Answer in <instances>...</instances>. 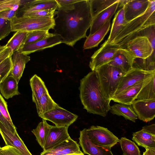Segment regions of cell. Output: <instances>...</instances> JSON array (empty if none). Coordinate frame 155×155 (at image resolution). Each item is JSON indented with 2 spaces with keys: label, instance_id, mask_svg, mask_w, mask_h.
Returning <instances> with one entry per match:
<instances>
[{
  "label": "cell",
  "instance_id": "603a6c76",
  "mask_svg": "<svg viewBox=\"0 0 155 155\" xmlns=\"http://www.w3.org/2000/svg\"><path fill=\"white\" fill-rule=\"evenodd\" d=\"M110 23V20L108 21L94 34L87 37L83 45L84 48L89 49L97 47L108 32Z\"/></svg>",
  "mask_w": 155,
  "mask_h": 155
},
{
  "label": "cell",
  "instance_id": "d6986e66",
  "mask_svg": "<svg viewBox=\"0 0 155 155\" xmlns=\"http://www.w3.org/2000/svg\"><path fill=\"white\" fill-rule=\"evenodd\" d=\"M152 77L144 81L138 83L114 96L111 100L119 103L131 104L135 100L142 86Z\"/></svg>",
  "mask_w": 155,
  "mask_h": 155
},
{
  "label": "cell",
  "instance_id": "74e56055",
  "mask_svg": "<svg viewBox=\"0 0 155 155\" xmlns=\"http://www.w3.org/2000/svg\"><path fill=\"white\" fill-rule=\"evenodd\" d=\"M55 11L48 10L36 11L24 13L20 16L32 17L54 18Z\"/></svg>",
  "mask_w": 155,
  "mask_h": 155
},
{
  "label": "cell",
  "instance_id": "f1b7e54d",
  "mask_svg": "<svg viewBox=\"0 0 155 155\" xmlns=\"http://www.w3.org/2000/svg\"><path fill=\"white\" fill-rule=\"evenodd\" d=\"M155 99V75L142 87L134 101Z\"/></svg>",
  "mask_w": 155,
  "mask_h": 155
},
{
  "label": "cell",
  "instance_id": "f6af8a7d",
  "mask_svg": "<svg viewBox=\"0 0 155 155\" xmlns=\"http://www.w3.org/2000/svg\"><path fill=\"white\" fill-rule=\"evenodd\" d=\"M12 54L9 48L6 47L3 51L0 52V63Z\"/></svg>",
  "mask_w": 155,
  "mask_h": 155
},
{
  "label": "cell",
  "instance_id": "1f68e13d",
  "mask_svg": "<svg viewBox=\"0 0 155 155\" xmlns=\"http://www.w3.org/2000/svg\"><path fill=\"white\" fill-rule=\"evenodd\" d=\"M28 33L16 31L8 41L5 46L9 48L12 54L18 51L24 44Z\"/></svg>",
  "mask_w": 155,
  "mask_h": 155
},
{
  "label": "cell",
  "instance_id": "4316f807",
  "mask_svg": "<svg viewBox=\"0 0 155 155\" xmlns=\"http://www.w3.org/2000/svg\"><path fill=\"white\" fill-rule=\"evenodd\" d=\"M132 140L137 144L146 149H155V135H152L142 129L133 134Z\"/></svg>",
  "mask_w": 155,
  "mask_h": 155
},
{
  "label": "cell",
  "instance_id": "d590c367",
  "mask_svg": "<svg viewBox=\"0 0 155 155\" xmlns=\"http://www.w3.org/2000/svg\"><path fill=\"white\" fill-rule=\"evenodd\" d=\"M12 68L11 55L0 63V83L8 75Z\"/></svg>",
  "mask_w": 155,
  "mask_h": 155
},
{
  "label": "cell",
  "instance_id": "8992f818",
  "mask_svg": "<svg viewBox=\"0 0 155 155\" xmlns=\"http://www.w3.org/2000/svg\"><path fill=\"white\" fill-rule=\"evenodd\" d=\"M126 48L135 58L146 59L149 57L154 60L155 48L148 38L145 36H137L129 40L125 45Z\"/></svg>",
  "mask_w": 155,
  "mask_h": 155
},
{
  "label": "cell",
  "instance_id": "277c9868",
  "mask_svg": "<svg viewBox=\"0 0 155 155\" xmlns=\"http://www.w3.org/2000/svg\"><path fill=\"white\" fill-rule=\"evenodd\" d=\"M101 89L104 96L111 101L117 88L120 78L125 73L117 67L106 64L97 68Z\"/></svg>",
  "mask_w": 155,
  "mask_h": 155
},
{
  "label": "cell",
  "instance_id": "9c48e42d",
  "mask_svg": "<svg viewBox=\"0 0 155 155\" xmlns=\"http://www.w3.org/2000/svg\"><path fill=\"white\" fill-rule=\"evenodd\" d=\"M119 46L108 43L106 40L91 57L89 66L92 71L107 64L112 59Z\"/></svg>",
  "mask_w": 155,
  "mask_h": 155
},
{
  "label": "cell",
  "instance_id": "4fadbf2b",
  "mask_svg": "<svg viewBox=\"0 0 155 155\" xmlns=\"http://www.w3.org/2000/svg\"><path fill=\"white\" fill-rule=\"evenodd\" d=\"M68 127L51 126L45 143L43 151L54 147L71 138L68 132Z\"/></svg>",
  "mask_w": 155,
  "mask_h": 155
},
{
  "label": "cell",
  "instance_id": "44dd1931",
  "mask_svg": "<svg viewBox=\"0 0 155 155\" xmlns=\"http://www.w3.org/2000/svg\"><path fill=\"white\" fill-rule=\"evenodd\" d=\"M119 5L118 2L101 12L93 19L90 28L89 35H91L101 27L111 18L115 13Z\"/></svg>",
  "mask_w": 155,
  "mask_h": 155
},
{
  "label": "cell",
  "instance_id": "3957f363",
  "mask_svg": "<svg viewBox=\"0 0 155 155\" xmlns=\"http://www.w3.org/2000/svg\"><path fill=\"white\" fill-rule=\"evenodd\" d=\"M155 1L150 0V5L142 15L128 22L110 44L124 48L126 44L135 37L140 31L155 25Z\"/></svg>",
  "mask_w": 155,
  "mask_h": 155
},
{
  "label": "cell",
  "instance_id": "7dc6e473",
  "mask_svg": "<svg viewBox=\"0 0 155 155\" xmlns=\"http://www.w3.org/2000/svg\"><path fill=\"white\" fill-rule=\"evenodd\" d=\"M143 155H155V149H146Z\"/></svg>",
  "mask_w": 155,
  "mask_h": 155
},
{
  "label": "cell",
  "instance_id": "7a4b0ae2",
  "mask_svg": "<svg viewBox=\"0 0 155 155\" xmlns=\"http://www.w3.org/2000/svg\"><path fill=\"white\" fill-rule=\"evenodd\" d=\"M80 84V97L84 108L90 113L106 116L111 100L103 93L96 71L90 72L81 80Z\"/></svg>",
  "mask_w": 155,
  "mask_h": 155
},
{
  "label": "cell",
  "instance_id": "2e32d148",
  "mask_svg": "<svg viewBox=\"0 0 155 155\" xmlns=\"http://www.w3.org/2000/svg\"><path fill=\"white\" fill-rule=\"evenodd\" d=\"M135 58L126 48L118 49L112 59L107 63L117 67L126 73L132 68Z\"/></svg>",
  "mask_w": 155,
  "mask_h": 155
},
{
  "label": "cell",
  "instance_id": "30bf717a",
  "mask_svg": "<svg viewBox=\"0 0 155 155\" xmlns=\"http://www.w3.org/2000/svg\"><path fill=\"white\" fill-rule=\"evenodd\" d=\"M155 74V71H147L132 68L120 78L117 88L114 96Z\"/></svg>",
  "mask_w": 155,
  "mask_h": 155
},
{
  "label": "cell",
  "instance_id": "d4e9b609",
  "mask_svg": "<svg viewBox=\"0 0 155 155\" xmlns=\"http://www.w3.org/2000/svg\"><path fill=\"white\" fill-rule=\"evenodd\" d=\"M127 22L125 18L123 7L118 11L113 19L110 33L107 40L108 43L112 42Z\"/></svg>",
  "mask_w": 155,
  "mask_h": 155
},
{
  "label": "cell",
  "instance_id": "9a60e30c",
  "mask_svg": "<svg viewBox=\"0 0 155 155\" xmlns=\"http://www.w3.org/2000/svg\"><path fill=\"white\" fill-rule=\"evenodd\" d=\"M150 2L149 0H128L123 6L126 20L128 22L142 15L148 9Z\"/></svg>",
  "mask_w": 155,
  "mask_h": 155
},
{
  "label": "cell",
  "instance_id": "52a82bcc",
  "mask_svg": "<svg viewBox=\"0 0 155 155\" xmlns=\"http://www.w3.org/2000/svg\"><path fill=\"white\" fill-rule=\"evenodd\" d=\"M87 133L91 141L98 146L111 148L120 142L117 137L104 127L92 126L87 129Z\"/></svg>",
  "mask_w": 155,
  "mask_h": 155
},
{
  "label": "cell",
  "instance_id": "bcb514c9",
  "mask_svg": "<svg viewBox=\"0 0 155 155\" xmlns=\"http://www.w3.org/2000/svg\"><path fill=\"white\" fill-rule=\"evenodd\" d=\"M142 130L143 131L153 135H155V124L145 126L142 127Z\"/></svg>",
  "mask_w": 155,
  "mask_h": 155
},
{
  "label": "cell",
  "instance_id": "f546056e",
  "mask_svg": "<svg viewBox=\"0 0 155 155\" xmlns=\"http://www.w3.org/2000/svg\"><path fill=\"white\" fill-rule=\"evenodd\" d=\"M35 104L38 116L52 110L58 105L52 99L48 92L44 94Z\"/></svg>",
  "mask_w": 155,
  "mask_h": 155
},
{
  "label": "cell",
  "instance_id": "836d02e7",
  "mask_svg": "<svg viewBox=\"0 0 155 155\" xmlns=\"http://www.w3.org/2000/svg\"><path fill=\"white\" fill-rule=\"evenodd\" d=\"M119 143L125 155H141L139 148L134 142L124 137L120 139Z\"/></svg>",
  "mask_w": 155,
  "mask_h": 155
},
{
  "label": "cell",
  "instance_id": "cb8c5ba5",
  "mask_svg": "<svg viewBox=\"0 0 155 155\" xmlns=\"http://www.w3.org/2000/svg\"><path fill=\"white\" fill-rule=\"evenodd\" d=\"M18 83L15 79L9 74L0 83V92L2 96L8 99L20 94Z\"/></svg>",
  "mask_w": 155,
  "mask_h": 155
},
{
  "label": "cell",
  "instance_id": "8fae6325",
  "mask_svg": "<svg viewBox=\"0 0 155 155\" xmlns=\"http://www.w3.org/2000/svg\"><path fill=\"white\" fill-rule=\"evenodd\" d=\"M131 105L140 120L147 122L155 117V99L134 101Z\"/></svg>",
  "mask_w": 155,
  "mask_h": 155
},
{
  "label": "cell",
  "instance_id": "ffe728a7",
  "mask_svg": "<svg viewBox=\"0 0 155 155\" xmlns=\"http://www.w3.org/2000/svg\"><path fill=\"white\" fill-rule=\"evenodd\" d=\"M12 68L10 75L13 76L18 83L22 76L26 64L30 60V57L19 51L11 55Z\"/></svg>",
  "mask_w": 155,
  "mask_h": 155
},
{
  "label": "cell",
  "instance_id": "f35d334b",
  "mask_svg": "<svg viewBox=\"0 0 155 155\" xmlns=\"http://www.w3.org/2000/svg\"><path fill=\"white\" fill-rule=\"evenodd\" d=\"M11 32V21L0 18V41L8 36Z\"/></svg>",
  "mask_w": 155,
  "mask_h": 155
},
{
  "label": "cell",
  "instance_id": "e575fe53",
  "mask_svg": "<svg viewBox=\"0 0 155 155\" xmlns=\"http://www.w3.org/2000/svg\"><path fill=\"white\" fill-rule=\"evenodd\" d=\"M54 35L49 33L48 30H38L29 32L28 33L24 44L36 42Z\"/></svg>",
  "mask_w": 155,
  "mask_h": 155
},
{
  "label": "cell",
  "instance_id": "e0dca14e",
  "mask_svg": "<svg viewBox=\"0 0 155 155\" xmlns=\"http://www.w3.org/2000/svg\"><path fill=\"white\" fill-rule=\"evenodd\" d=\"M61 43L60 36L54 35L36 42L24 44L18 51L28 55L32 53L52 47Z\"/></svg>",
  "mask_w": 155,
  "mask_h": 155
},
{
  "label": "cell",
  "instance_id": "83f0119b",
  "mask_svg": "<svg viewBox=\"0 0 155 155\" xmlns=\"http://www.w3.org/2000/svg\"><path fill=\"white\" fill-rule=\"evenodd\" d=\"M30 84L32 91V101L35 103L44 94L48 92L44 82L36 74L34 75L31 78Z\"/></svg>",
  "mask_w": 155,
  "mask_h": 155
},
{
  "label": "cell",
  "instance_id": "7bdbcfd3",
  "mask_svg": "<svg viewBox=\"0 0 155 155\" xmlns=\"http://www.w3.org/2000/svg\"><path fill=\"white\" fill-rule=\"evenodd\" d=\"M0 122H1L7 128L13 133L15 134L17 131L15 125L11 124L2 116L0 111Z\"/></svg>",
  "mask_w": 155,
  "mask_h": 155
},
{
  "label": "cell",
  "instance_id": "6da1fadb",
  "mask_svg": "<svg viewBox=\"0 0 155 155\" xmlns=\"http://www.w3.org/2000/svg\"><path fill=\"white\" fill-rule=\"evenodd\" d=\"M57 9L53 34L60 36L62 43L73 47L87 37L93 19L89 0H80Z\"/></svg>",
  "mask_w": 155,
  "mask_h": 155
},
{
  "label": "cell",
  "instance_id": "8d00e7d4",
  "mask_svg": "<svg viewBox=\"0 0 155 155\" xmlns=\"http://www.w3.org/2000/svg\"><path fill=\"white\" fill-rule=\"evenodd\" d=\"M19 6L20 0H0V12L9 9L18 10Z\"/></svg>",
  "mask_w": 155,
  "mask_h": 155
},
{
  "label": "cell",
  "instance_id": "b9f144b4",
  "mask_svg": "<svg viewBox=\"0 0 155 155\" xmlns=\"http://www.w3.org/2000/svg\"><path fill=\"white\" fill-rule=\"evenodd\" d=\"M0 155H22L15 148L9 146H5L2 147L0 152Z\"/></svg>",
  "mask_w": 155,
  "mask_h": 155
},
{
  "label": "cell",
  "instance_id": "ac0fdd59",
  "mask_svg": "<svg viewBox=\"0 0 155 155\" xmlns=\"http://www.w3.org/2000/svg\"><path fill=\"white\" fill-rule=\"evenodd\" d=\"M83 153L77 142L71 138L50 150L43 151L41 155H66Z\"/></svg>",
  "mask_w": 155,
  "mask_h": 155
},
{
  "label": "cell",
  "instance_id": "7402d4cb",
  "mask_svg": "<svg viewBox=\"0 0 155 155\" xmlns=\"http://www.w3.org/2000/svg\"><path fill=\"white\" fill-rule=\"evenodd\" d=\"M56 0H37L33 1L29 5L19 9L21 16L23 14L30 12L45 10H55L58 8Z\"/></svg>",
  "mask_w": 155,
  "mask_h": 155
},
{
  "label": "cell",
  "instance_id": "816d5d0a",
  "mask_svg": "<svg viewBox=\"0 0 155 155\" xmlns=\"http://www.w3.org/2000/svg\"><path fill=\"white\" fill-rule=\"evenodd\" d=\"M122 155H125L124 153H123V154Z\"/></svg>",
  "mask_w": 155,
  "mask_h": 155
},
{
  "label": "cell",
  "instance_id": "7c38bea8",
  "mask_svg": "<svg viewBox=\"0 0 155 155\" xmlns=\"http://www.w3.org/2000/svg\"><path fill=\"white\" fill-rule=\"evenodd\" d=\"M0 134L5 146L12 147L22 155H32L18 135L17 132L14 134L0 122Z\"/></svg>",
  "mask_w": 155,
  "mask_h": 155
},
{
  "label": "cell",
  "instance_id": "5b68a950",
  "mask_svg": "<svg viewBox=\"0 0 155 155\" xmlns=\"http://www.w3.org/2000/svg\"><path fill=\"white\" fill-rule=\"evenodd\" d=\"M11 31L29 32L38 30L53 29L54 18L16 16L11 21Z\"/></svg>",
  "mask_w": 155,
  "mask_h": 155
},
{
  "label": "cell",
  "instance_id": "f907efd6",
  "mask_svg": "<svg viewBox=\"0 0 155 155\" xmlns=\"http://www.w3.org/2000/svg\"><path fill=\"white\" fill-rule=\"evenodd\" d=\"M2 147L0 146V152L2 150Z\"/></svg>",
  "mask_w": 155,
  "mask_h": 155
},
{
  "label": "cell",
  "instance_id": "d6a6232c",
  "mask_svg": "<svg viewBox=\"0 0 155 155\" xmlns=\"http://www.w3.org/2000/svg\"><path fill=\"white\" fill-rule=\"evenodd\" d=\"M118 1V0H90L93 18L100 13Z\"/></svg>",
  "mask_w": 155,
  "mask_h": 155
},
{
  "label": "cell",
  "instance_id": "ba28073f",
  "mask_svg": "<svg viewBox=\"0 0 155 155\" xmlns=\"http://www.w3.org/2000/svg\"><path fill=\"white\" fill-rule=\"evenodd\" d=\"M39 116L43 119L52 122L57 127H68L78 117L76 114L60 107L58 105Z\"/></svg>",
  "mask_w": 155,
  "mask_h": 155
},
{
  "label": "cell",
  "instance_id": "ee69618b",
  "mask_svg": "<svg viewBox=\"0 0 155 155\" xmlns=\"http://www.w3.org/2000/svg\"><path fill=\"white\" fill-rule=\"evenodd\" d=\"M80 0H56L58 7L67 6L79 1Z\"/></svg>",
  "mask_w": 155,
  "mask_h": 155
},
{
  "label": "cell",
  "instance_id": "484cf974",
  "mask_svg": "<svg viewBox=\"0 0 155 155\" xmlns=\"http://www.w3.org/2000/svg\"><path fill=\"white\" fill-rule=\"evenodd\" d=\"M110 111L113 114L122 116L126 119L135 122L138 118L131 104L122 103L115 104L110 106Z\"/></svg>",
  "mask_w": 155,
  "mask_h": 155
},
{
  "label": "cell",
  "instance_id": "4dcf8cb0",
  "mask_svg": "<svg viewBox=\"0 0 155 155\" xmlns=\"http://www.w3.org/2000/svg\"><path fill=\"white\" fill-rule=\"evenodd\" d=\"M51 126L46 120L42 119V121L38 124L36 127L31 131L38 143L43 149Z\"/></svg>",
  "mask_w": 155,
  "mask_h": 155
},
{
  "label": "cell",
  "instance_id": "5bb4252c",
  "mask_svg": "<svg viewBox=\"0 0 155 155\" xmlns=\"http://www.w3.org/2000/svg\"><path fill=\"white\" fill-rule=\"evenodd\" d=\"M79 144L84 153L89 155H114L111 148L97 146L93 143L89 138L87 129L80 131Z\"/></svg>",
  "mask_w": 155,
  "mask_h": 155
},
{
  "label": "cell",
  "instance_id": "c3c4849f",
  "mask_svg": "<svg viewBox=\"0 0 155 155\" xmlns=\"http://www.w3.org/2000/svg\"><path fill=\"white\" fill-rule=\"evenodd\" d=\"M6 47L5 45L2 46L0 45V52L3 51Z\"/></svg>",
  "mask_w": 155,
  "mask_h": 155
},
{
  "label": "cell",
  "instance_id": "681fc988",
  "mask_svg": "<svg viewBox=\"0 0 155 155\" xmlns=\"http://www.w3.org/2000/svg\"><path fill=\"white\" fill-rule=\"evenodd\" d=\"M66 155H84V153L82 154H68Z\"/></svg>",
  "mask_w": 155,
  "mask_h": 155
},
{
  "label": "cell",
  "instance_id": "ab89813d",
  "mask_svg": "<svg viewBox=\"0 0 155 155\" xmlns=\"http://www.w3.org/2000/svg\"><path fill=\"white\" fill-rule=\"evenodd\" d=\"M0 111L3 117L11 124L14 125L9 113L6 102L0 93Z\"/></svg>",
  "mask_w": 155,
  "mask_h": 155
},
{
  "label": "cell",
  "instance_id": "60d3db41",
  "mask_svg": "<svg viewBox=\"0 0 155 155\" xmlns=\"http://www.w3.org/2000/svg\"><path fill=\"white\" fill-rule=\"evenodd\" d=\"M18 10H15L9 9L2 11L0 12V18L11 21L17 16Z\"/></svg>",
  "mask_w": 155,
  "mask_h": 155
}]
</instances>
